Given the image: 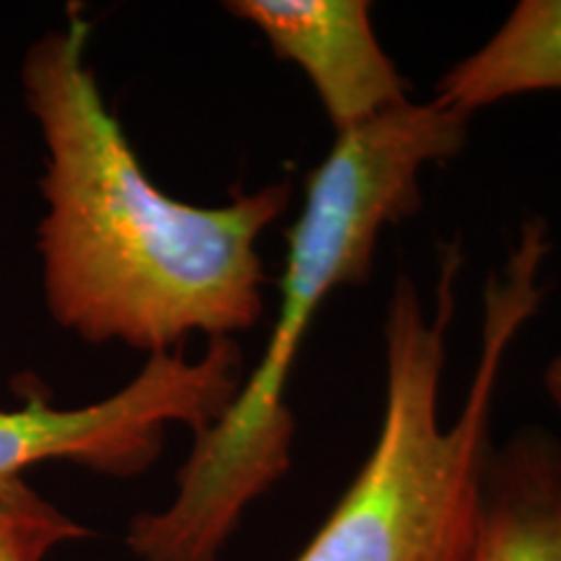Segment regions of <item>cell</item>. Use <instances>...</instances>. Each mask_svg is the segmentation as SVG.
I'll return each instance as SVG.
<instances>
[{"label":"cell","instance_id":"cell-1","mask_svg":"<svg viewBox=\"0 0 561 561\" xmlns=\"http://www.w3.org/2000/svg\"><path fill=\"white\" fill-rule=\"evenodd\" d=\"M91 26L70 11L26 50L21 87L47 149L37 248L47 312L87 343L174 354L193 335L248 333L265 312L261 240L291 206L278 180L224 206L161 193L89 66Z\"/></svg>","mask_w":561,"mask_h":561},{"label":"cell","instance_id":"cell-2","mask_svg":"<svg viewBox=\"0 0 561 561\" xmlns=\"http://www.w3.org/2000/svg\"><path fill=\"white\" fill-rule=\"evenodd\" d=\"M468 128L471 117L430 100L335 138L307 178L255 369L221 419L195 434L172 502L130 520L125 543L138 561H219L244 512L284 479L297 437L286 390L312 320L335 291L369 278L382 234L416 214L424 172L458 157Z\"/></svg>","mask_w":561,"mask_h":561},{"label":"cell","instance_id":"cell-3","mask_svg":"<svg viewBox=\"0 0 561 561\" xmlns=\"http://www.w3.org/2000/svg\"><path fill=\"white\" fill-rule=\"evenodd\" d=\"M549 224L528 216L483 286L479 359L462 409L439 416L442 377L458 307L460 242L439 248L432 305L411 276L385 310V403L371 453L346 494L294 561H468L494 453L491 419L510 348L541 312Z\"/></svg>","mask_w":561,"mask_h":561},{"label":"cell","instance_id":"cell-4","mask_svg":"<svg viewBox=\"0 0 561 561\" xmlns=\"http://www.w3.org/2000/svg\"><path fill=\"white\" fill-rule=\"evenodd\" d=\"M248 375L237 339L208 341L198 359L182 351L149 356L133 380L100 403L53 409L34 401L0 411V483L39 462L62 460L91 473L130 479L157 462L167 426L208 430Z\"/></svg>","mask_w":561,"mask_h":561},{"label":"cell","instance_id":"cell-5","mask_svg":"<svg viewBox=\"0 0 561 561\" xmlns=\"http://www.w3.org/2000/svg\"><path fill=\"white\" fill-rule=\"evenodd\" d=\"M224 9L307 76L335 138L411 102L364 0H231Z\"/></svg>","mask_w":561,"mask_h":561},{"label":"cell","instance_id":"cell-6","mask_svg":"<svg viewBox=\"0 0 561 561\" xmlns=\"http://www.w3.org/2000/svg\"><path fill=\"white\" fill-rule=\"evenodd\" d=\"M468 561H561V439L525 426L491 453Z\"/></svg>","mask_w":561,"mask_h":561},{"label":"cell","instance_id":"cell-7","mask_svg":"<svg viewBox=\"0 0 561 561\" xmlns=\"http://www.w3.org/2000/svg\"><path fill=\"white\" fill-rule=\"evenodd\" d=\"M541 91H561V0L517 3L479 50L442 76L432 100L473 117Z\"/></svg>","mask_w":561,"mask_h":561},{"label":"cell","instance_id":"cell-8","mask_svg":"<svg viewBox=\"0 0 561 561\" xmlns=\"http://www.w3.org/2000/svg\"><path fill=\"white\" fill-rule=\"evenodd\" d=\"M89 530L42 500L24 479L0 483V561H45L60 543Z\"/></svg>","mask_w":561,"mask_h":561},{"label":"cell","instance_id":"cell-9","mask_svg":"<svg viewBox=\"0 0 561 561\" xmlns=\"http://www.w3.org/2000/svg\"><path fill=\"white\" fill-rule=\"evenodd\" d=\"M543 388H546V396L551 398L553 409H557L561 416V354H557L549 364H546Z\"/></svg>","mask_w":561,"mask_h":561}]
</instances>
